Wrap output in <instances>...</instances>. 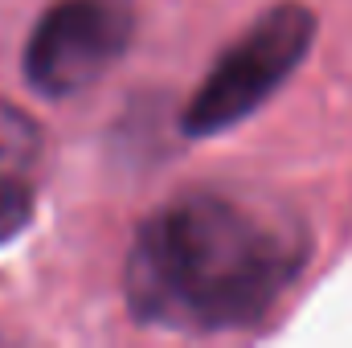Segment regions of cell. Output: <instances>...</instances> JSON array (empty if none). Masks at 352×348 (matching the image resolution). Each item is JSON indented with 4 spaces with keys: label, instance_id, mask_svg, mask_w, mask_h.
<instances>
[{
    "label": "cell",
    "instance_id": "277c9868",
    "mask_svg": "<svg viewBox=\"0 0 352 348\" xmlns=\"http://www.w3.org/2000/svg\"><path fill=\"white\" fill-rule=\"evenodd\" d=\"M45 160V131L37 119L0 94V193H33V176Z\"/></svg>",
    "mask_w": 352,
    "mask_h": 348
},
{
    "label": "cell",
    "instance_id": "3957f363",
    "mask_svg": "<svg viewBox=\"0 0 352 348\" xmlns=\"http://www.w3.org/2000/svg\"><path fill=\"white\" fill-rule=\"evenodd\" d=\"M135 29V0H54L25 41V83L41 98H74L123 62Z\"/></svg>",
    "mask_w": 352,
    "mask_h": 348
},
{
    "label": "cell",
    "instance_id": "7a4b0ae2",
    "mask_svg": "<svg viewBox=\"0 0 352 348\" xmlns=\"http://www.w3.org/2000/svg\"><path fill=\"white\" fill-rule=\"evenodd\" d=\"M320 33L316 8L303 0H278L263 8L209 66L201 87L180 111V131L188 140H213L242 127L254 111L295 78Z\"/></svg>",
    "mask_w": 352,
    "mask_h": 348
},
{
    "label": "cell",
    "instance_id": "6da1fadb",
    "mask_svg": "<svg viewBox=\"0 0 352 348\" xmlns=\"http://www.w3.org/2000/svg\"><path fill=\"white\" fill-rule=\"evenodd\" d=\"M311 230L283 197L201 184L156 205L123 262L131 316L160 332L254 328L311 262Z\"/></svg>",
    "mask_w": 352,
    "mask_h": 348
},
{
    "label": "cell",
    "instance_id": "5b68a950",
    "mask_svg": "<svg viewBox=\"0 0 352 348\" xmlns=\"http://www.w3.org/2000/svg\"><path fill=\"white\" fill-rule=\"evenodd\" d=\"M33 221V193H0V246Z\"/></svg>",
    "mask_w": 352,
    "mask_h": 348
}]
</instances>
